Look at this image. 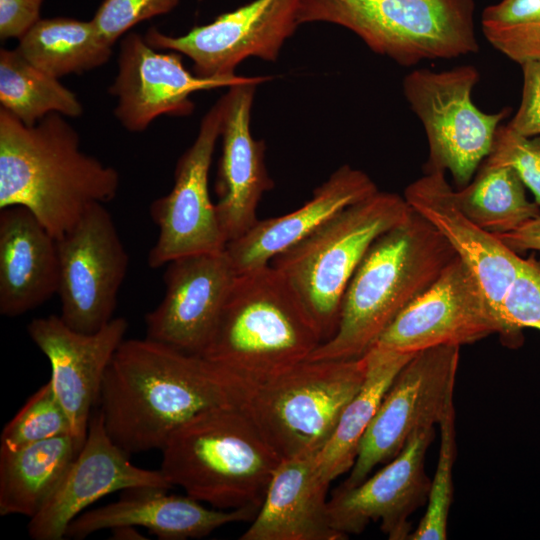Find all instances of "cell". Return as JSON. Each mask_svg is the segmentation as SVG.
<instances>
[{"instance_id": "obj_16", "label": "cell", "mask_w": 540, "mask_h": 540, "mask_svg": "<svg viewBox=\"0 0 540 540\" xmlns=\"http://www.w3.org/2000/svg\"><path fill=\"white\" fill-rule=\"evenodd\" d=\"M165 294L146 314V338L203 355L237 277L225 249L166 264Z\"/></svg>"}, {"instance_id": "obj_1", "label": "cell", "mask_w": 540, "mask_h": 540, "mask_svg": "<svg viewBox=\"0 0 540 540\" xmlns=\"http://www.w3.org/2000/svg\"><path fill=\"white\" fill-rule=\"evenodd\" d=\"M250 386L202 355L127 339L102 381L99 411L112 440L128 454L161 450L196 415L242 407Z\"/></svg>"}, {"instance_id": "obj_23", "label": "cell", "mask_w": 540, "mask_h": 540, "mask_svg": "<svg viewBox=\"0 0 540 540\" xmlns=\"http://www.w3.org/2000/svg\"><path fill=\"white\" fill-rule=\"evenodd\" d=\"M378 191L363 171L343 165L313 191L298 209L282 216L259 220L242 236L230 241L225 251L242 274L266 265L295 245L339 211Z\"/></svg>"}, {"instance_id": "obj_24", "label": "cell", "mask_w": 540, "mask_h": 540, "mask_svg": "<svg viewBox=\"0 0 540 540\" xmlns=\"http://www.w3.org/2000/svg\"><path fill=\"white\" fill-rule=\"evenodd\" d=\"M57 239L23 206L0 212V314L17 317L57 294Z\"/></svg>"}, {"instance_id": "obj_39", "label": "cell", "mask_w": 540, "mask_h": 540, "mask_svg": "<svg viewBox=\"0 0 540 540\" xmlns=\"http://www.w3.org/2000/svg\"><path fill=\"white\" fill-rule=\"evenodd\" d=\"M496 236L518 254L528 250L540 251V216L513 231Z\"/></svg>"}, {"instance_id": "obj_25", "label": "cell", "mask_w": 540, "mask_h": 540, "mask_svg": "<svg viewBox=\"0 0 540 540\" xmlns=\"http://www.w3.org/2000/svg\"><path fill=\"white\" fill-rule=\"evenodd\" d=\"M328 487L318 475L315 455L282 459L260 509L239 539H347L331 525Z\"/></svg>"}, {"instance_id": "obj_22", "label": "cell", "mask_w": 540, "mask_h": 540, "mask_svg": "<svg viewBox=\"0 0 540 540\" xmlns=\"http://www.w3.org/2000/svg\"><path fill=\"white\" fill-rule=\"evenodd\" d=\"M161 488L124 490L116 502L78 515L68 526L66 537L84 539L100 530L132 525L148 529L162 540L206 537L231 523L252 521L255 508L209 509L189 495L167 494Z\"/></svg>"}, {"instance_id": "obj_9", "label": "cell", "mask_w": 540, "mask_h": 540, "mask_svg": "<svg viewBox=\"0 0 540 540\" xmlns=\"http://www.w3.org/2000/svg\"><path fill=\"white\" fill-rule=\"evenodd\" d=\"M480 79L472 65L440 72L415 69L403 79V94L421 121L429 147L425 172L448 171L457 189L466 186L490 154L495 133L509 116L481 111L472 100Z\"/></svg>"}, {"instance_id": "obj_12", "label": "cell", "mask_w": 540, "mask_h": 540, "mask_svg": "<svg viewBox=\"0 0 540 540\" xmlns=\"http://www.w3.org/2000/svg\"><path fill=\"white\" fill-rule=\"evenodd\" d=\"M223 110L221 97L204 115L194 142L179 158L171 191L150 205L151 218L159 229L148 253L151 268L180 257L225 249L227 242L208 187Z\"/></svg>"}, {"instance_id": "obj_5", "label": "cell", "mask_w": 540, "mask_h": 540, "mask_svg": "<svg viewBox=\"0 0 540 540\" xmlns=\"http://www.w3.org/2000/svg\"><path fill=\"white\" fill-rule=\"evenodd\" d=\"M160 470L216 509H260L282 461L242 407L202 412L168 438Z\"/></svg>"}, {"instance_id": "obj_19", "label": "cell", "mask_w": 540, "mask_h": 540, "mask_svg": "<svg viewBox=\"0 0 540 540\" xmlns=\"http://www.w3.org/2000/svg\"><path fill=\"white\" fill-rule=\"evenodd\" d=\"M127 329L124 317H114L91 334L71 329L57 315L35 318L27 325L29 337L49 360L54 392L82 446L105 372Z\"/></svg>"}, {"instance_id": "obj_4", "label": "cell", "mask_w": 540, "mask_h": 540, "mask_svg": "<svg viewBox=\"0 0 540 540\" xmlns=\"http://www.w3.org/2000/svg\"><path fill=\"white\" fill-rule=\"evenodd\" d=\"M322 343L297 293L270 264L238 274L202 356L253 387Z\"/></svg>"}, {"instance_id": "obj_18", "label": "cell", "mask_w": 540, "mask_h": 540, "mask_svg": "<svg viewBox=\"0 0 540 540\" xmlns=\"http://www.w3.org/2000/svg\"><path fill=\"white\" fill-rule=\"evenodd\" d=\"M434 438V427L418 431L373 476L352 488L338 487L328 499L333 528L348 538L371 522H380L390 540H408L413 531L409 518L428 500L431 480L425 458Z\"/></svg>"}, {"instance_id": "obj_6", "label": "cell", "mask_w": 540, "mask_h": 540, "mask_svg": "<svg viewBox=\"0 0 540 540\" xmlns=\"http://www.w3.org/2000/svg\"><path fill=\"white\" fill-rule=\"evenodd\" d=\"M411 212L404 197L378 190L271 260L297 293L322 343L336 332L346 288L372 243Z\"/></svg>"}, {"instance_id": "obj_33", "label": "cell", "mask_w": 540, "mask_h": 540, "mask_svg": "<svg viewBox=\"0 0 540 540\" xmlns=\"http://www.w3.org/2000/svg\"><path fill=\"white\" fill-rule=\"evenodd\" d=\"M66 434H72L70 421L49 380L26 400L3 427L0 449L16 450Z\"/></svg>"}, {"instance_id": "obj_13", "label": "cell", "mask_w": 540, "mask_h": 540, "mask_svg": "<svg viewBox=\"0 0 540 540\" xmlns=\"http://www.w3.org/2000/svg\"><path fill=\"white\" fill-rule=\"evenodd\" d=\"M300 2L254 0L185 35L170 36L151 27L144 38L156 50L187 56L198 77L230 79L237 76L235 68L249 57L265 61L278 58L285 41L300 25Z\"/></svg>"}, {"instance_id": "obj_32", "label": "cell", "mask_w": 540, "mask_h": 540, "mask_svg": "<svg viewBox=\"0 0 540 540\" xmlns=\"http://www.w3.org/2000/svg\"><path fill=\"white\" fill-rule=\"evenodd\" d=\"M454 403L438 423L440 447L438 461L427 500V508L408 540L447 539L448 517L453 498V467L456 459V424Z\"/></svg>"}, {"instance_id": "obj_30", "label": "cell", "mask_w": 540, "mask_h": 540, "mask_svg": "<svg viewBox=\"0 0 540 540\" xmlns=\"http://www.w3.org/2000/svg\"><path fill=\"white\" fill-rule=\"evenodd\" d=\"M0 103L27 126L50 113L79 117L83 106L76 94L30 63L15 48L0 50Z\"/></svg>"}, {"instance_id": "obj_7", "label": "cell", "mask_w": 540, "mask_h": 540, "mask_svg": "<svg viewBox=\"0 0 540 540\" xmlns=\"http://www.w3.org/2000/svg\"><path fill=\"white\" fill-rule=\"evenodd\" d=\"M474 12V0H301L298 22L342 26L410 67L477 53Z\"/></svg>"}, {"instance_id": "obj_21", "label": "cell", "mask_w": 540, "mask_h": 540, "mask_svg": "<svg viewBox=\"0 0 540 540\" xmlns=\"http://www.w3.org/2000/svg\"><path fill=\"white\" fill-rule=\"evenodd\" d=\"M256 80L229 87L224 103L221 134L222 152L218 163L215 203L226 242L245 234L257 221V207L263 194L274 186L265 166V143L250 131Z\"/></svg>"}, {"instance_id": "obj_28", "label": "cell", "mask_w": 540, "mask_h": 540, "mask_svg": "<svg viewBox=\"0 0 540 540\" xmlns=\"http://www.w3.org/2000/svg\"><path fill=\"white\" fill-rule=\"evenodd\" d=\"M16 49L57 79L101 67L112 55V46L101 38L91 20L63 17L40 19L19 39Z\"/></svg>"}, {"instance_id": "obj_8", "label": "cell", "mask_w": 540, "mask_h": 540, "mask_svg": "<svg viewBox=\"0 0 540 540\" xmlns=\"http://www.w3.org/2000/svg\"><path fill=\"white\" fill-rule=\"evenodd\" d=\"M367 359H306L250 388L242 406L281 459L316 455L363 385Z\"/></svg>"}, {"instance_id": "obj_36", "label": "cell", "mask_w": 540, "mask_h": 540, "mask_svg": "<svg viewBox=\"0 0 540 540\" xmlns=\"http://www.w3.org/2000/svg\"><path fill=\"white\" fill-rule=\"evenodd\" d=\"M179 0H104L91 19L109 45L136 24L172 11Z\"/></svg>"}, {"instance_id": "obj_38", "label": "cell", "mask_w": 540, "mask_h": 540, "mask_svg": "<svg viewBox=\"0 0 540 540\" xmlns=\"http://www.w3.org/2000/svg\"><path fill=\"white\" fill-rule=\"evenodd\" d=\"M43 0H0V37L20 39L39 20Z\"/></svg>"}, {"instance_id": "obj_40", "label": "cell", "mask_w": 540, "mask_h": 540, "mask_svg": "<svg viewBox=\"0 0 540 540\" xmlns=\"http://www.w3.org/2000/svg\"><path fill=\"white\" fill-rule=\"evenodd\" d=\"M137 528L138 527L132 526V525L117 526L111 529L112 531L111 539H117V540L147 539L139 532Z\"/></svg>"}, {"instance_id": "obj_31", "label": "cell", "mask_w": 540, "mask_h": 540, "mask_svg": "<svg viewBox=\"0 0 540 540\" xmlns=\"http://www.w3.org/2000/svg\"><path fill=\"white\" fill-rule=\"evenodd\" d=\"M481 26L486 40L508 59L540 62V0H500L483 10Z\"/></svg>"}, {"instance_id": "obj_34", "label": "cell", "mask_w": 540, "mask_h": 540, "mask_svg": "<svg viewBox=\"0 0 540 540\" xmlns=\"http://www.w3.org/2000/svg\"><path fill=\"white\" fill-rule=\"evenodd\" d=\"M505 327L504 345L519 347L523 342L522 330H540V260L534 255L523 259L521 270L511 285L502 305Z\"/></svg>"}, {"instance_id": "obj_37", "label": "cell", "mask_w": 540, "mask_h": 540, "mask_svg": "<svg viewBox=\"0 0 540 540\" xmlns=\"http://www.w3.org/2000/svg\"><path fill=\"white\" fill-rule=\"evenodd\" d=\"M523 73L521 103L506 124L516 133L533 137L540 135V62L529 61L520 65Z\"/></svg>"}, {"instance_id": "obj_15", "label": "cell", "mask_w": 540, "mask_h": 540, "mask_svg": "<svg viewBox=\"0 0 540 540\" xmlns=\"http://www.w3.org/2000/svg\"><path fill=\"white\" fill-rule=\"evenodd\" d=\"M129 456L107 433L102 413L95 412L82 448L47 502L30 518L29 536L34 540H62L69 524L84 509L110 493L173 487L160 469L137 467Z\"/></svg>"}, {"instance_id": "obj_20", "label": "cell", "mask_w": 540, "mask_h": 540, "mask_svg": "<svg viewBox=\"0 0 540 540\" xmlns=\"http://www.w3.org/2000/svg\"><path fill=\"white\" fill-rule=\"evenodd\" d=\"M406 202L451 245L474 274L500 320L503 301L518 276L523 259L496 235L473 222L458 206L445 171L425 172L404 190Z\"/></svg>"}, {"instance_id": "obj_2", "label": "cell", "mask_w": 540, "mask_h": 540, "mask_svg": "<svg viewBox=\"0 0 540 540\" xmlns=\"http://www.w3.org/2000/svg\"><path fill=\"white\" fill-rule=\"evenodd\" d=\"M117 170L80 148L59 113L27 126L0 108V209L23 206L59 239L118 192Z\"/></svg>"}, {"instance_id": "obj_3", "label": "cell", "mask_w": 540, "mask_h": 540, "mask_svg": "<svg viewBox=\"0 0 540 540\" xmlns=\"http://www.w3.org/2000/svg\"><path fill=\"white\" fill-rule=\"evenodd\" d=\"M457 257L447 240L412 210L372 243L346 288L336 332L307 359L365 355Z\"/></svg>"}, {"instance_id": "obj_14", "label": "cell", "mask_w": 540, "mask_h": 540, "mask_svg": "<svg viewBox=\"0 0 540 540\" xmlns=\"http://www.w3.org/2000/svg\"><path fill=\"white\" fill-rule=\"evenodd\" d=\"M495 333L501 339L503 326L474 274L457 257L373 346L415 354L436 346L472 344Z\"/></svg>"}, {"instance_id": "obj_10", "label": "cell", "mask_w": 540, "mask_h": 540, "mask_svg": "<svg viewBox=\"0 0 540 540\" xmlns=\"http://www.w3.org/2000/svg\"><path fill=\"white\" fill-rule=\"evenodd\" d=\"M460 346L415 353L396 375L360 442L343 488L365 480L379 464L396 457L418 431L438 424L454 403Z\"/></svg>"}, {"instance_id": "obj_35", "label": "cell", "mask_w": 540, "mask_h": 540, "mask_svg": "<svg viewBox=\"0 0 540 540\" xmlns=\"http://www.w3.org/2000/svg\"><path fill=\"white\" fill-rule=\"evenodd\" d=\"M483 163L513 168L540 206V135L526 137L500 124L491 152Z\"/></svg>"}, {"instance_id": "obj_11", "label": "cell", "mask_w": 540, "mask_h": 540, "mask_svg": "<svg viewBox=\"0 0 540 540\" xmlns=\"http://www.w3.org/2000/svg\"><path fill=\"white\" fill-rule=\"evenodd\" d=\"M63 322L91 334L114 318L129 257L104 204L90 207L78 223L57 239Z\"/></svg>"}, {"instance_id": "obj_17", "label": "cell", "mask_w": 540, "mask_h": 540, "mask_svg": "<svg viewBox=\"0 0 540 540\" xmlns=\"http://www.w3.org/2000/svg\"><path fill=\"white\" fill-rule=\"evenodd\" d=\"M236 76L208 79L186 69L179 53H160L144 36L129 33L120 44L118 72L109 93L117 98L115 117L129 132H143L161 115L192 114L191 95L200 90L231 87L256 80Z\"/></svg>"}, {"instance_id": "obj_26", "label": "cell", "mask_w": 540, "mask_h": 540, "mask_svg": "<svg viewBox=\"0 0 540 540\" xmlns=\"http://www.w3.org/2000/svg\"><path fill=\"white\" fill-rule=\"evenodd\" d=\"M81 448L66 434L16 450L0 449V515H36Z\"/></svg>"}, {"instance_id": "obj_27", "label": "cell", "mask_w": 540, "mask_h": 540, "mask_svg": "<svg viewBox=\"0 0 540 540\" xmlns=\"http://www.w3.org/2000/svg\"><path fill=\"white\" fill-rule=\"evenodd\" d=\"M414 354L371 347L362 387L344 408L328 441L315 455L320 478L330 485L353 467L362 437L396 375Z\"/></svg>"}, {"instance_id": "obj_29", "label": "cell", "mask_w": 540, "mask_h": 540, "mask_svg": "<svg viewBox=\"0 0 540 540\" xmlns=\"http://www.w3.org/2000/svg\"><path fill=\"white\" fill-rule=\"evenodd\" d=\"M460 209L494 235L513 231L540 216V206L527 199L525 185L509 166L482 163L474 179L454 189Z\"/></svg>"}]
</instances>
